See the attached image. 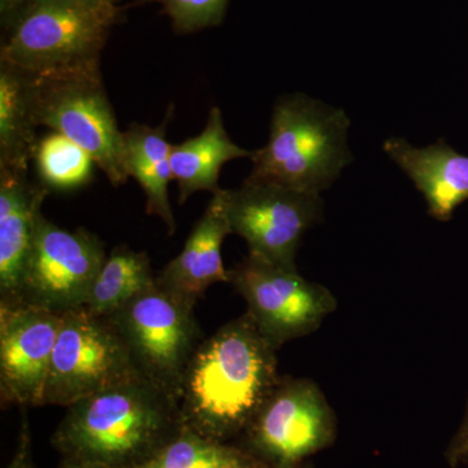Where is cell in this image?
Returning a JSON list of instances; mask_svg holds the SVG:
<instances>
[{
	"mask_svg": "<svg viewBox=\"0 0 468 468\" xmlns=\"http://www.w3.org/2000/svg\"><path fill=\"white\" fill-rule=\"evenodd\" d=\"M276 351L248 313L205 338L178 388L184 426L220 442L248 430L282 378Z\"/></svg>",
	"mask_w": 468,
	"mask_h": 468,
	"instance_id": "1",
	"label": "cell"
},
{
	"mask_svg": "<svg viewBox=\"0 0 468 468\" xmlns=\"http://www.w3.org/2000/svg\"><path fill=\"white\" fill-rule=\"evenodd\" d=\"M383 149L423 194L436 220H451L455 208L468 201V156L445 141L417 149L403 138L392 137Z\"/></svg>",
	"mask_w": 468,
	"mask_h": 468,
	"instance_id": "15",
	"label": "cell"
},
{
	"mask_svg": "<svg viewBox=\"0 0 468 468\" xmlns=\"http://www.w3.org/2000/svg\"><path fill=\"white\" fill-rule=\"evenodd\" d=\"M147 3L162 5V14L171 18L175 32L187 34L220 26L229 0H135L132 7Z\"/></svg>",
	"mask_w": 468,
	"mask_h": 468,
	"instance_id": "22",
	"label": "cell"
},
{
	"mask_svg": "<svg viewBox=\"0 0 468 468\" xmlns=\"http://www.w3.org/2000/svg\"><path fill=\"white\" fill-rule=\"evenodd\" d=\"M230 234L242 237L249 254L286 270H297L302 236L322 218L320 196L260 181L224 190Z\"/></svg>",
	"mask_w": 468,
	"mask_h": 468,
	"instance_id": "11",
	"label": "cell"
},
{
	"mask_svg": "<svg viewBox=\"0 0 468 468\" xmlns=\"http://www.w3.org/2000/svg\"><path fill=\"white\" fill-rule=\"evenodd\" d=\"M120 0H43L2 18L0 64L33 76L101 66L111 30L124 17Z\"/></svg>",
	"mask_w": 468,
	"mask_h": 468,
	"instance_id": "3",
	"label": "cell"
},
{
	"mask_svg": "<svg viewBox=\"0 0 468 468\" xmlns=\"http://www.w3.org/2000/svg\"><path fill=\"white\" fill-rule=\"evenodd\" d=\"M306 468H309V467H306Z\"/></svg>",
	"mask_w": 468,
	"mask_h": 468,
	"instance_id": "27",
	"label": "cell"
},
{
	"mask_svg": "<svg viewBox=\"0 0 468 468\" xmlns=\"http://www.w3.org/2000/svg\"><path fill=\"white\" fill-rule=\"evenodd\" d=\"M135 468H261V464L248 452L184 426L174 439Z\"/></svg>",
	"mask_w": 468,
	"mask_h": 468,
	"instance_id": "20",
	"label": "cell"
},
{
	"mask_svg": "<svg viewBox=\"0 0 468 468\" xmlns=\"http://www.w3.org/2000/svg\"><path fill=\"white\" fill-rule=\"evenodd\" d=\"M37 2H43V0H0V14L2 18H5L11 16L17 9Z\"/></svg>",
	"mask_w": 468,
	"mask_h": 468,
	"instance_id": "25",
	"label": "cell"
},
{
	"mask_svg": "<svg viewBox=\"0 0 468 468\" xmlns=\"http://www.w3.org/2000/svg\"><path fill=\"white\" fill-rule=\"evenodd\" d=\"M349 126L343 110L303 94L282 98L273 110L270 138L252 153L254 167L246 180L319 196L353 162Z\"/></svg>",
	"mask_w": 468,
	"mask_h": 468,
	"instance_id": "4",
	"label": "cell"
},
{
	"mask_svg": "<svg viewBox=\"0 0 468 468\" xmlns=\"http://www.w3.org/2000/svg\"><path fill=\"white\" fill-rule=\"evenodd\" d=\"M155 284L156 276L146 252L116 246L95 277L84 307L94 315L110 318Z\"/></svg>",
	"mask_w": 468,
	"mask_h": 468,
	"instance_id": "19",
	"label": "cell"
},
{
	"mask_svg": "<svg viewBox=\"0 0 468 468\" xmlns=\"http://www.w3.org/2000/svg\"><path fill=\"white\" fill-rule=\"evenodd\" d=\"M33 160L39 183L50 192H70L86 186L97 165L88 151L52 131L39 138Z\"/></svg>",
	"mask_w": 468,
	"mask_h": 468,
	"instance_id": "21",
	"label": "cell"
},
{
	"mask_svg": "<svg viewBox=\"0 0 468 468\" xmlns=\"http://www.w3.org/2000/svg\"><path fill=\"white\" fill-rule=\"evenodd\" d=\"M230 228L220 189L214 193L183 250L156 275L158 285L197 304L209 286L230 282L229 270L224 267L221 255Z\"/></svg>",
	"mask_w": 468,
	"mask_h": 468,
	"instance_id": "14",
	"label": "cell"
},
{
	"mask_svg": "<svg viewBox=\"0 0 468 468\" xmlns=\"http://www.w3.org/2000/svg\"><path fill=\"white\" fill-rule=\"evenodd\" d=\"M250 151L232 143L218 107L209 111L207 124L201 134L183 144H172V180L177 183L178 203L183 205L197 192H218V175L227 162L251 158Z\"/></svg>",
	"mask_w": 468,
	"mask_h": 468,
	"instance_id": "16",
	"label": "cell"
},
{
	"mask_svg": "<svg viewBox=\"0 0 468 468\" xmlns=\"http://www.w3.org/2000/svg\"><path fill=\"white\" fill-rule=\"evenodd\" d=\"M245 432L249 454L261 464L298 468L334 442L335 418L318 385L282 378Z\"/></svg>",
	"mask_w": 468,
	"mask_h": 468,
	"instance_id": "9",
	"label": "cell"
},
{
	"mask_svg": "<svg viewBox=\"0 0 468 468\" xmlns=\"http://www.w3.org/2000/svg\"><path fill=\"white\" fill-rule=\"evenodd\" d=\"M61 468H107L101 464L92 463V462H85L79 460H68L67 463Z\"/></svg>",
	"mask_w": 468,
	"mask_h": 468,
	"instance_id": "26",
	"label": "cell"
},
{
	"mask_svg": "<svg viewBox=\"0 0 468 468\" xmlns=\"http://www.w3.org/2000/svg\"><path fill=\"white\" fill-rule=\"evenodd\" d=\"M171 115L168 112L165 122L156 128L137 122L129 125L124 132V149L129 177L137 180L146 196L147 214L158 217L168 233L175 234V215L168 197L172 144L165 140Z\"/></svg>",
	"mask_w": 468,
	"mask_h": 468,
	"instance_id": "17",
	"label": "cell"
},
{
	"mask_svg": "<svg viewBox=\"0 0 468 468\" xmlns=\"http://www.w3.org/2000/svg\"><path fill=\"white\" fill-rule=\"evenodd\" d=\"M229 275L230 284L248 304L246 313L276 349L313 334L337 307L324 286L307 282L297 270L275 266L254 255L230 268Z\"/></svg>",
	"mask_w": 468,
	"mask_h": 468,
	"instance_id": "8",
	"label": "cell"
},
{
	"mask_svg": "<svg viewBox=\"0 0 468 468\" xmlns=\"http://www.w3.org/2000/svg\"><path fill=\"white\" fill-rule=\"evenodd\" d=\"M7 468H33L32 455H30L29 426H27L26 412H24L23 427H21L20 442H18L17 452Z\"/></svg>",
	"mask_w": 468,
	"mask_h": 468,
	"instance_id": "24",
	"label": "cell"
},
{
	"mask_svg": "<svg viewBox=\"0 0 468 468\" xmlns=\"http://www.w3.org/2000/svg\"><path fill=\"white\" fill-rule=\"evenodd\" d=\"M106 258L100 237L85 228L63 229L42 214L17 300L12 303L58 314L84 307Z\"/></svg>",
	"mask_w": 468,
	"mask_h": 468,
	"instance_id": "10",
	"label": "cell"
},
{
	"mask_svg": "<svg viewBox=\"0 0 468 468\" xmlns=\"http://www.w3.org/2000/svg\"><path fill=\"white\" fill-rule=\"evenodd\" d=\"M29 77L37 126L66 135L88 151L113 186L124 185V132L117 126L101 66Z\"/></svg>",
	"mask_w": 468,
	"mask_h": 468,
	"instance_id": "5",
	"label": "cell"
},
{
	"mask_svg": "<svg viewBox=\"0 0 468 468\" xmlns=\"http://www.w3.org/2000/svg\"><path fill=\"white\" fill-rule=\"evenodd\" d=\"M54 435L68 460L135 468L184 427L177 399L134 377L68 406Z\"/></svg>",
	"mask_w": 468,
	"mask_h": 468,
	"instance_id": "2",
	"label": "cell"
},
{
	"mask_svg": "<svg viewBox=\"0 0 468 468\" xmlns=\"http://www.w3.org/2000/svg\"><path fill=\"white\" fill-rule=\"evenodd\" d=\"M138 377L109 318L85 307L61 314L42 406H68Z\"/></svg>",
	"mask_w": 468,
	"mask_h": 468,
	"instance_id": "7",
	"label": "cell"
},
{
	"mask_svg": "<svg viewBox=\"0 0 468 468\" xmlns=\"http://www.w3.org/2000/svg\"><path fill=\"white\" fill-rule=\"evenodd\" d=\"M50 190L27 171L0 169V302L17 300L42 203Z\"/></svg>",
	"mask_w": 468,
	"mask_h": 468,
	"instance_id": "13",
	"label": "cell"
},
{
	"mask_svg": "<svg viewBox=\"0 0 468 468\" xmlns=\"http://www.w3.org/2000/svg\"><path fill=\"white\" fill-rule=\"evenodd\" d=\"M194 309L196 304L156 282L109 318L138 375L176 399L185 369L203 341Z\"/></svg>",
	"mask_w": 468,
	"mask_h": 468,
	"instance_id": "6",
	"label": "cell"
},
{
	"mask_svg": "<svg viewBox=\"0 0 468 468\" xmlns=\"http://www.w3.org/2000/svg\"><path fill=\"white\" fill-rule=\"evenodd\" d=\"M445 458L451 468H457L461 463H466L468 461V403L466 417L457 435L452 437L451 445L446 449Z\"/></svg>",
	"mask_w": 468,
	"mask_h": 468,
	"instance_id": "23",
	"label": "cell"
},
{
	"mask_svg": "<svg viewBox=\"0 0 468 468\" xmlns=\"http://www.w3.org/2000/svg\"><path fill=\"white\" fill-rule=\"evenodd\" d=\"M37 128L29 75L0 64V169H29Z\"/></svg>",
	"mask_w": 468,
	"mask_h": 468,
	"instance_id": "18",
	"label": "cell"
},
{
	"mask_svg": "<svg viewBox=\"0 0 468 468\" xmlns=\"http://www.w3.org/2000/svg\"><path fill=\"white\" fill-rule=\"evenodd\" d=\"M61 314L0 302V399L3 405L42 406Z\"/></svg>",
	"mask_w": 468,
	"mask_h": 468,
	"instance_id": "12",
	"label": "cell"
}]
</instances>
